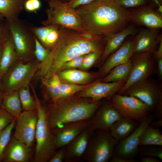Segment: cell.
<instances>
[{
	"mask_svg": "<svg viewBox=\"0 0 162 162\" xmlns=\"http://www.w3.org/2000/svg\"><path fill=\"white\" fill-rule=\"evenodd\" d=\"M156 60L157 73H158L160 80H162V58L155 59Z\"/></svg>",
	"mask_w": 162,
	"mask_h": 162,
	"instance_id": "cell-46",
	"label": "cell"
},
{
	"mask_svg": "<svg viewBox=\"0 0 162 162\" xmlns=\"http://www.w3.org/2000/svg\"><path fill=\"white\" fill-rule=\"evenodd\" d=\"M131 10H128L129 22L144 26L147 28H161L162 16L152 7L143 6Z\"/></svg>",
	"mask_w": 162,
	"mask_h": 162,
	"instance_id": "cell-16",
	"label": "cell"
},
{
	"mask_svg": "<svg viewBox=\"0 0 162 162\" xmlns=\"http://www.w3.org/2000/svg\"><path fill=\"white\" fill-rule=\"evenodd\" d=\"M106 43L105 37L82 34L61 26L58 42L41 63L39 76L50 79L65 63L77 56L104 50Z\"/></svg>",
	"mask_w": 162,
	"mask_h": 162,
	"instance_id": "cell-1",
	"label": "cell"
},
{
	"mask_svg": "<svg viewBox=\"0 0 162 162\" xmlns=\"http://www.w3.org/2000/svg\"><path fill=\"white\" fill-rule=\"evenodd\" d=\"M127 80L110 82L97 81L78 93H79L76 96L90 98L93 102L100 100L104 98L108 99L123 87Z\"/></svg>",
	"mask_w": 162,
	"mask_h": 162,
	"instance_id": "cell-14",
	"label": "cell"
},
{
	"mask_svg": "<svg viewBox=\"0 0 162 162\" xmlns=\"http://www.w3.org/2000/svg\"><path fill=\"white\" fill-rule=\"evenodd\" d=\"M104 50L94 51L85 55L82 63L79 68L80 70H85L88 69L99 60L101 57Z\"/></svg>",
	"mask_w": 162,
	"mask_h": 162,
	"instance_id": "cell-35",
	"label": "cell"
},
{
	"mask_svg": "<svg viewBox=\"0 0 162 162\" xmlns=\"http://www.w3.org/2000/svg\"><path fill=\"white\" fill-rule=\"evenodd\" d=\"M30 87V84H27L18 89L23 111H30L35 110L37 108L36 101L31 94Z\"/></svg>",
	"mask_w": 162,
	"mask_h": 162,
	"instance_id": "cell-32",
	"label": "cell"
},
{
	"mask_svg": "<svg viewBox=\"0 0 162 162\" xmlns=\"http://www.w3.org/2000/svg\"><path fill=\"white\" fill-rule=\"evenodd\" d=\"M97 130L91 137L82 157L88 162H106L114 154L119 141L109 131Z\"/></svg>",
	"mask_w": 162,
	"mask_h": 162,
	"instance_id": "cell-7",
	"label": "cell"
},
{
	"mask_svg": "<svg viewBox=\"0 0 162 162\" xmlns=\"http://www.w3.org/2000/svg\"><path fill=\"white\" fill-rule=\"evenodd\" d=\"M26 23L33 35L45 48L51 50L58 44L61 26L51 25L38 26L27 21Z\"/></svg>",
	"mask_w": 162,
	"mask_h": 162,
	"instance_id": "cell-19",
	"label": "cell"
},
{
	"mask_svg": "<svg viewBox=\"0 0 162 162\" xmlns=\"http://www.w3.org/2000/svg\"><path fill=\"white\" fill-rule=\"evenodd\" d=\"M33 148L12 137L4 152L2 162H29L32 161Z\"/></svg>",
	"mask_w": 162,
	"mask_h": 162,
	"instance_id": "cell-20",
	"label": "cell"
},
{
	"mask_svg": "<svg viewBox=\"0 0 162 162\" xmlns=\"http://www.w3.org/2000/svg\"><path fill=\"white\" fill-rule=\"evenodd\" d=\"M134 38L125 40L122 45L111 54L103 63L97 73V76L101 77L107 74L116 66L130 60L134 54Z\"/></svg>",
	"mask_w": 162,
	"mask_h": 162,
	"instance_id": "cell-17",
	"label": "cell"
},
{
	"mask_svg": "<svg viewBox=\"0 0 162 162\" xmlns=\"http://www.w3.org/2000/svg\"><path fill=\"white\" fill-rule=\"evenodd\" d=\"M157 0V1H158V2H159V1H160L161 0Z\"/></svg>",
	"mask_w": 162,
	"mask_h": 162,
	"instance_id": "cell-54",
	"label": "cell"
},
{
	"mask_svg": "<svg viewBox=\"0 0 162 162\" xmlns=\"http://www.w3.org/2000/svg\"><path fill=\"white\" fill-rule=\"evenodd\" d=\"M56 74L61 81L76 85L89 83L97 76V73L93 74L75 69L61 70Z\"/></svg>",
	"mask_w": 162,
	"mask_h": 162,
	"instance_id": "cell-25",
	"label": "cell"
},
{
	"mask_svg": "<svg viewBox=\"0 0 162 162\" xmlns=\"http://www.w3.org/2000/svg\"><path fill=\"white\" fill-rule=\"evenodd\" d=\"M41 3L39 0H26L24 4V8L29 12H35L40 9Z\"/></svg>",
	"mask_w": 162,
	"mask_h": 162,
	"instance_id": "cell-42",
	"label": "cell"
},
{
	"mask_svg": "<svg viewBox=\"0 0 162 162\" xmlns=\"http://www.w3.org/2000/svg\"><path fill=\"white\" fill-rule=\"evenodd\" d=\"M32 90L36 101V109L38 113L35 136L36 144L32 161L47 162L57 149L55 137L49 125L46 106L39 100L34 88H33Z\"/></svg>",
	"mask_w": 162,
	"mask_h": 162,
	"instance_id": "cell-4",
	"label": "cell"
},
{
	"mask_svg": "<svg viewBox=\"0 0 162 162\" xmlns=\"http://www.w3.org/2000/svg\"><path fill=\"white\" fill-rule=\"evenodd\" d=\"M110 162H137V160L132 158H127L116 156L113 154L110 160Z\"/></svg>",
	"mask_w": 162,
	"mask_h": 162,
	"instance_id": "cell-45",
	"label": "cell"
},
{
	"mask_svg": "<svg viewBox=\"0 0 162 162\" xmlns=\"http://www.w3.org/2000/svg\"><path fill=\"white\" fill-rule=\"evenodd\" d=\"M2 45H0V62L1 59V57L2 56Z\"/></svg>",
	"mask_w": 162,
	"mask_h": 162,
	"instance_id": "cell-52",
	"label": "cell"
},
{
	"mask_svg": "<svg viewBox=\"0 0 162 162\" xmlns=\"http://www.w3.org/2000/svg\"><path fill=\"white\" fill-rule=\"evenodd\" d=\"M16 118H15L8 126L0 132V162L2 161L4 151L11 139Z\"/></svg>",
	"mask_w": 162,
	"mask_h": 162,
	"instance_id": "cell-34",
	"label": "cell"
},
{
	"mask_svg": "<svg viewBox=\"0 0 162 162\" xmlns=\"http://www.w3.org/2000/svg\"><path fill=\"white\" fill-rule=\"evenodd\" d=\"M158 6V8L156 10L160 14H162V6L156 0H154Z\"/></svg>",
	"mask_w": 162,
	"mask_h": 162,
	"instance_id": "cell-50",
	"label": "cell"
},
{
	"mask_svg": "<svg viewBox=\"0 0 162 162\" xmlns=\"http://www.w3.org/2000/svg\"><path fill=\"white\" fill-rule=\"evenodd\" d=\"M138 149V152L142 156H151L162 159V146H148Z\"/></svg>",
	"mask_w": 162,
	"mask_h": 162,
	"instance_id": "cell-36",
	"label": "cell"
},
{
	"mask_svg": "<svg viewBox=\"0 0 162 162\" xmlns=\"http://www.w3.org/2000/svg\"><path fill=\"white\" fill-rule=\"evenodd\" d=\"M60 148L58 151L56 152L48 162H62L64 161L66 153L65 146Z\"/></svg>",
	"mask_w": 162,
	"mask_h": 162,
	"instance_id": "cell-43",
	"label": "cell"
},
{
	"mask_svg": "<svg viewBox=\"0 0 162 162\" xmlns=\"http://www.w3.org/2000/svg\"><path fill=\"white\" fill-rule=\"evenodd\" d=\"M133 65L131 58L129 60L119 64L111 70L101 80L104 82H110L127 80Z\"/></svg>",
	"mask_w": 162,
	"mask_h": 162,
	"instance_id": "cell-28",
	"label": "cell"
},
{
	"mask_svg": "<svg viewBox=\"0 0 162 162\" xmlns=\"http://www.w3.org/2000/svg\"><path fill=\"white\" fill-rule=\"evenodd\" d=\"M108 100L123 116L140 122L152 111L144 102L133 96L116 93Z\"/></svg>",
	"mask_w": 162,
	"mask_h": 162,
	"instance_id": "cell-10",
	"label": "cell"
},
{
	"mask_svg": "<svg viewBox=\"0 0 162 162\" xmlns=\"http://www.w3.org/2000/svg\"><path fill=\"white\" fill-rule=\"evenodd\" d=\"M87 33L106 37L127 26L128 10L117 0H96L75 8Z\"/></svg>",
	"mask_w": 162,
	"mask_h": 162,
	"instance_id": "cell-2",
	"label": "cell"
},
{
	"mask_svg": "<svg viewBox=\"0 0 162 162\" xmlns=\"http://www.w3.org/2000/svg\"><path fill=\"white\" fill-rule=\"evenodd\" d=\"M162 146V134L158 128L147 126L140 136L139 146Z\"/></svg>",
	"mask_w": 162,
	"mask_h": 162,
	"instance_id": "cell-30",
	"label": "cell"
},
{
	"mask_svg": "<svg viewBox=\"0 0 162 162\" xmlns=\"http://www.w3.org/2000/svg\"><path fill=\"white\" fill-rule=\"evenodd\" d=\"M25 1H26V0H25Z\"/></svg>",
	"mask_w": 162,
	"mask_h": 162,
	"instance_id": "cell-55",
	"label": "cell"
},
{
	"mask_svg": "<svg viewBox=\"0 0 162 162\" xmlns=\"http://www.w3.org/2000/svg\"><path fill=\"white\" fill-rule=\"evenodd\" d=\"M40 64L36 59L27 61L18 60L2 77L3 94L18 90L22 86L30 84L39 71Z\"/></svg>",
	"mask_w": 162,
	"mask_h": 162,
	"instance_id": "cell-5",
	"label": "cell"
},
{
	"mask_svg": "<svg viewBox=\"0 0 162 162\" xmlns=\"http://www.w3.org/2000/svg\"><path fill=\"white\" fill-rule=\"evenodd\" d=\"M159 29L147 28L141 30L134 37V54L155 51L162 39Z\"/></svg>",
	"mask_w": 162,
	"mask_h": 162,
	"instance_id": "cell-21",
	"label": "cell"
},
{
	"mask_svg": "<svg viewBox=\"0 0 162 162\" xmlns=\"http://www.w3.org/2000/svg\"><path fill=\"white\" fill-rule=\"evenodd\" d=\"M4 19L3 16L2 15L0 14V21L4 20Z\"/></svg>",
	"mask_w": 162,
	"mask_h": 162,
	"instance_id": "cell-53",
	"label": "cell"
},
{
	"mask_svg": "<svg viewBox=\"0 0 162 162\" xmlns=\"http://www.w3.org/2000/svg\"><path fill=\"white\" fill-rule=\"evenodd\" d=\"M2 108L0 109V132L8 126L15 118Z\"/></svg>",
	"mask_w": 162,
	"mask_h": 162,
	"instance_id": "cell-39",
	"label": "cell"
},
{
	"mask_svg": "<svg viewBox=\"0 0 162 162\" xmlns=\"http://www.w3.org/2000/svg\"><path fill=\"white\" fill-rule=\"evenodd\" d=\"M156 118L154 114H149L140 122L136 129L116 146L114 154L127 158H132L138 151L141 135L145 129Z\"/></svg>",
	"mask_w": 162,
	"mask_h": 162,
	"instance_id": "cell-13",
	"label": "cell"
},
{
	"mask_svg": "<svg viewBox=\"0 0 162 162\" xmlns=\"http://www.w3.org/2000/svg\"><path fill=\"white\" fill-rule=\"evenodd\" d=\"M85 55L77 56L65 63L62 66L59 71L79 68L82 63Z\"/></svg>",
	"mask_w": 162,
	"mask_h": 162,
	"instance_id": "cell-38",
	"label": "cell"
},
{
	"mask_svg": "<svg viewBox=\"0 0 162 162\" xmlns=\"http://www.w3.org/2000/svg\"><path fill=\"white\" fill-rule=\"evenodd\" d=\"M101 103L75 95L51 102L46 106L50 127L54 131L70 123L90 120Z\"/></svg>",
	"mask_w": 162,
	"mask_h": 162,
	"instance_id": "cell-3",
	"label": "cell"
},
{
	"mask_svg": "<svg viewBox=\"0 0 162 162\" xmlns=\"http://www.w3.org/2000/svg\"><path fill=\"white\" fill-rule=\"evenodd\" d=\"M43 84L46 87L44 94V98L49 100L50 102L56 100L58 95L62 81L57 74L53 75L50 79L40 77Z\"/></svg>",
	"mask_w": 162,
	"mask_h": 162,
	"instance_id": "cell-31",
	"label": "cell"
},
{
	"mask_svg": "<svg viewBox=\"0 0 162 162\" xmlns=\"http://www.w3.org/2000/svg\"><path fill=\"white\" fill-rule=\"evenodd\" d=\"M122 95L135 97L144 102L152 111L155 110L162 100L160 83L152 77L132 86Z\"/></svg>",
	"mask_w": 162,
	"mask_h": 162,
	"instance_id": "cell-11",
	"label": "cell"
},
{
	"mask_svg": "<svg viewBox=\"0 0 162 162\" xmlns=\"http://www.w3.org/2000/svg\"><path fill=\"white\" fill-rule=\"evenodd\" d=\"M87 87V86L82 85L63 83L62 82L58 95L55 101L63 99L73 96L76 93L85 89Z\"/></svg>",
	"mask_w": 162,
	"mask_h": 162,
	"instance_id": "cell-33",
	"label": "cell"
},
{
	"mask_svg": "<svg viewBox=\"0 0 162 162\" xmlns=\"http://www.w3.org/2000/svg\"><path fill=\"white\" fill-rule=\"evenodd\" d=\"M1 108L15 118L19 116L22 110L18 90L3 94Z\"/></svg>",
	"mask_w": 162,
	"mask_h": 162,
	"instance_id": "cell-29",
	"label": "cell"
},
{
	"mask_svg": "<svg viewBox=\"0 0 162 162\" xmlns=\"http://www.w3.org/2000/svg\"><path fill=\"white\" fill-rule=\"evenodd\" d=\"M119 4L123 8H136L144 5L146 0H117Z\"/></svg>",
	"mask_w": 162,
	"mask_h": 162,
	"instance_id": "cell-41",
	"label": "cell"
},
{
	"mask_svg": "<svg viewBox=\"0 0 162 162\" xmlns=\"http://www.w3.org/2000/svg\"><path fill=\"white\" fill-rule=\"evenodd\" d=\"M136 32L134 26L130 25L117 33L105 37L106 45L99 62L103 63L111 54L122 45L128 36L135 34Z\"/></svg>",
	"mask_w": 162,
	"mask_h": 162,
	"instance_id": "cell-23",
	"label": "cell"
},
{
	"mask_svg": "<svg viewBox=\"0 0 162 162\" xmlns=\"http://www.w3.org/2000/svg\"><path fill=\"white\" fill-rule=\"evenodd\" d=\"M0 22V45L8 39L10 35L9 24L5 21Z\"/></svg>",
	"mask_w": 162,
	"mask_h": 162,
	"instance_id": "cell-40",
	"label": "cell"
},
{
	"mask_svg": "<svg viewBox=\"0 0 162 162\" xmlns=\"http://www.w3.org/2000/svg\"><path fill=\"white\" fill-rule=\"evenodd\" d=\"M154 59L162 58V39L159 43V45L158 50L155 51L153 54Z\"/></svg>",
	"mask_w": 162,
	"mask_h": 162,
	"instance_id": "cell-47",
	"label": "cell"
},
{
	"mask_svg": "<svg viewBox=\"0 0 162 162\" xmlns=\"http://www.w3.org/2000/svg\"><path fill=\"white\" fill-rule=\"evenodd\" d=\"M18 60V57L13 40L10 35L3 44L0 62V76L2 77Z\"/></svg>",
	"mask_w": 162,
	"mask_h": 162,
	"instance_id": "cell-26",
	"label": "cell"
},
{
	"mask_svg": "<svg viewBox=\"0 0 162 162\" xmlns=\"http://www.w3.org/2000/svg\"><path fill=\"white\" fill-rule=\"evenodd\" d=\"M140 123L131 118L122 116L112 124L109 131L114 138L120 141L131 134Z\"/></svg>",
	"mask_w": 162,
	"mask_h": 162,
	"instance_id": "cell-24",
	"label": "cell"
},
{
	"mask_svg": "<svg viewBox=\"0 0 162 162\" xmlns=\"http://www.w3.org/2000/svg\"><path fill=\"white\" fill-rule=\"evenodd\" d=\"M46 2H48L50 1L51 0H44ZM60 1H61L63 3H66L68 2H69L71 0H57Z\"/></svg>",
	"mask_w": 162,
	"mask_h": 162,
	"instance_id": "cell-51",
	"label": "cell"
},
{
	"mask_svg": "<svg viewBox=\"0 0 162 162\" xmlns=\"http://www.w3.org/2000/svg\"><path fill=\"white\" fill-rule=\"evenodd\" d=\"M95 0H71L65 4L70 7L75 9L80 6L89 4Z\"/></svg>",
	"mask_w": 162,
	"mask_h": 162,
	"instance_id": "cell-44",
	"label": "cell"
},
{
	"mask_svg": "<svg viewBox=\"0 0 162 162\" xmlns=\"http://www.w3.org/2000/svg\"><path fill=\"white\" fill-rule=\"evenodd\" d=\"M154 51L133 54L131 58L133 65L124 86L116 93L122 95L127 90L136 84L152 77L157 73Z\"/></svg>",
	"mask_w": 162,
	"mask_h": 162,
	"instance_id": "cell-8",
	"label": "cell"
},
{
	"mask_svg": "<svg viewBox=\"0 0 162 162\" xmlns=\"http://www.w3.org/2000/svg\"><path fill=\"white\" fill-rule=\"evenodd\" d=\"M45 10L46 19L41 22L43 26L57 25L75 30L82 34H87L82 28L79 15L75 9L57 0L48 2Z\"/></svg>",
	"mask_w": 162,
	"mask_h": 162,
	"instance_id": "cell-6",
	"label": "cell"
},
{
	"mask_svg": "<svg viewBox=\"0 0 162 162\" xmlns=\"http://www.w3.org/2000/svg\"><path fill=\"white\" fill-rule=\"evenodd\" d=\"M94 131L90 125L65 146L64 161L67 162L78 161L84 154L89 140Z\"/></svg>",
	"mask_w": 162,
	"mask_h": 162,
	"instance_id": "cell-18",
	"label": "cell"
},
{
	"mask_svg": "<svg viewBox=\"0 0 162 162\" xmlns=\"http://www.w3.org/2000/svg\"><path fill=\"white\" fill-rule=\"evenodd\" d=\"M2 77L0 76V109L2 107V99L3 95L2 87Z\"/></svg>",
	"mask_w": 162,
	"mask_h": 162,
	"instance_id": "cell-49",
	"label": "cell"
},
{
	"mask_svg": "<svg viewBox=\"0 0 162 162\" xmlns=\"http://www.w3.org/2000/svg\"><path fill=\"white\" fill-rule=\"evenodd\" d=\"M122 116L108 101L101 103L90 120V125L95 130L109 131L112 124Z\"/></svg>",
	"mask_w": 162,
	"mask_h": 162,
	"instance_id": "cell-15",
	"label": "cell"
},
{
	"mask_svg": "<svg viewBox=\"0 0 162 162\" xmlns=\"http://www.w3.org/2000/svg\"><path fill=\"white\" fill-rule=\"evenodd\" d=\"M34 56L35 59L41 63L48 56L51 50L45 48L34 36Z\"/></svg>",
	"mask_w": 162,
	"mask_h": 162,
	"instance_id": "cell-37",
	"label": "cell"
},
{
	"mask_svg": "<svg viewBox=\"0 0 162 162\" xmlns=\"http://www.w3.org/2000/svg\"><path fill=\"white\" fill-rule=\"evenodd\" d=\"M90 125V120L81 121L67 124L53 131L57 149L66 146Z\"/></svg>",
	"mask_w": 162,
	"mask_h": 162,
	"instance_id": "cell-22",
	"label": "cell"
},
{
	"mask_svg": "<svg viewBox=\"0 0 162 162\" xmlns=\"http://www.w3.org/2000/svg\"><path fill=\"white\" fill-rule=\"evenodd\" d=\"M38 120L37 109L22 111L16 118L13 137L28 147H32L35 140Z\"/></svg>",
	"mask_w": 162,
	"mask_h": 162,
	"instance_id": "cell-12",
	"label": "cell"
},
{
	"mask_svg": "<svg viewBox=\"0 0 162 162\" xmlns=\"http://www.w3.org/2000/svg\"><path fill=\"white\" fill-rule=\"evenodd\" d=\"M141 162H160L158 158L151 156H142L140 159Z\"/></svg>",
	"mask_w": 162,
	"mask_h": 162,
	"instance_id": "cell-48",
	"label": "cell"
},
{
	"mask_svg": "<svg viewBox=\"0 0 162 162\" xmlns=\"http://www.w3.org/2000/svg\"><path fill=\"white\" fill-rule=\"evenodd\" d=\"M9 24L18 60L27 61L35 59L34 36L28 27L26 21L19 19Z\"/></svg>",
	"mask_w": 162,
	"mask_h": 162,
	"instance_id": "cell-9",
	"label": "cell"
},
{
	"mask_svg": "<svg viewBox=\"0 0 162 162\" xmlns=\"http://www.w3.org/2000/svg\"><path fill=\"white\" fill-rule=\"evenodd\" d=\"M25 0H0V14L9 24L18 20L24 8Z\"/></svg>",
	"mask_w": 162,
	"mask_h": 162,
	"instance_id": "cell-27",
	"label": "cell"
}]
</instances>
